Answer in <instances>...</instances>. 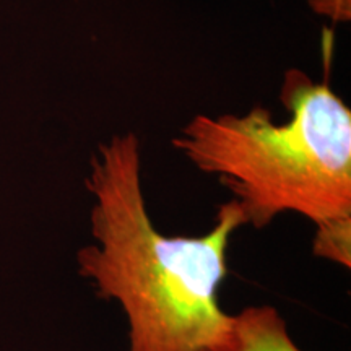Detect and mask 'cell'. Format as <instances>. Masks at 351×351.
<instances>
[{
	"instance_id": "obj_1",
	"label": "cell",
	"mask_w": 351,
	"mask_h": 351,
	"mask_svg": "<svg viewBox=\"0 0 351 351\" xmlns=\"http://www.w3.org/2000/svg\"><path fill=\"white\" fill-rule=\"evenodd\" d=\"M86 189L95 243L77 254L78 275L127 322V351H204L225 339L231 314L219 304L232 234L245 226L239 204L219 205L200 236H168L145 202L140 142L112 135L91 158Z\"/></svg>"
},
{
	"instance_id": "obj_4",
	"label": "cell",
	"mask_w": 351,
	"mask_h": 351,
	"mask_svg": "<svg viewBox=\"0 0 351 351\" xmlns=\"http://www.w3.org/2000/svg\"><path fill=\"white\" fill-rule=\"evenodd\" d=\"M315 226L313 254L324 261L351 267V217L333 218Z\"/></svg>"
},
{
	"instance_id": "obj_2",
	"label": "cell",
	"mask_w": 351,
	"mask_h": 351,
	"mask_svg": "<svg viewBox=\"0 0 351 351\" xmlns=\"http://www.w3.org/2000/svg\"><path fill=\"white\" fill-rule=\"evenodd\" d=\"M280 99L289 112L285 124L263 106L243 116H195L173 147L218 176L245 225L257 230L288 212L314 225L351 217L350 108L298 69L285 73Z\"/></svg>"
},
{
	"instance_id": "obj_3",
	"label": "cell",
	"mask_w": 351,
	"mask_h": 351,
	"mask_svg": "<svg viewBox=\"0 0 351 351\" xmlns=\"http://www.w3.org/2000/svg\"><path fill=\"white\" fill-rule=\"evenodd\" d=\"M204 351H304L288 330L287 320L270 304L247 306L231 314L225 339Z\"/></svg>"
},
{
	"instance_id": "obj_5",
	"label": "cell",
	"mask_w": 351,
	"mask_h": 351,
	"mask_svg": "<svg viewBox=\"0 0 351 351\" xmlns=\"http://www.w3.org/2000/svg\"><path fill=\"white\" fill-rule=\"evenodd\" d=\"M309 5L315 13L326 15L335 21H348L351 0H309Z\"/></svg>"
}]
</instances>
